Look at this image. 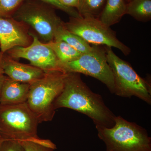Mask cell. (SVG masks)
<instances>
[{"instance_id":"cell-1","label":"cell","mask_w":151,"mask_h":151,"mask_svg":"<svg viewBox=\"0 0 151 151\" xmlns=\"http://www.w3.org/2000/svg\"><path fill=\"white\" fill-rule=\"evenodd\" d=\"M55 108H69L82 113L92 119L95 126L110 128L115 124L116 115L105 105L103 97L84 83L80 73H67Z\"/></svg>"},{"instance_id":"cell-2","label":"cell","mask_w":151,"mask_h":151,"mask_svg":"<svg viewBox=\"0 0 151 151\" xmlns=\"http://www.w3.org/2000/svg\"><path fill=\"white\" fill-rule=\"evenodd\" d=\"M96 128L106 151H151V138L147 130L122 116H116L112 128Z\"/></svg>"},{"instance_id":"cell-3","label":"cell","mask_w":151,"mask_h":151,"mask_svg":"<svg viewBox=\"0 0 151 151\" xmlns=\"http://www.w3.org/2000/svg\"><path fill=\"white\" fill-rule=\"evenodd\" d=\"M67 74L61 70L50 71L30 84L26 103L40 123L50 122L54 118L55 103L63 89Z\"/></svg>"},{"instance_id":"cell-4","label":"cell","mask_w":151,"mask_h":151,"mask_svg":"<svg viewBox=\"0 0 151 151\" xmlns=\"http://www.w3.org/2000/svg\"><path fill=\"white\" fill-rule=\"evenodd\" d=\"M40 124L26 103L14 105L0 104V138L19 142L37 141Z\"/></svg>"},{"instance_id":"cell-5","label":"cell","mask_w":151,"mask_h":151,"mask_svg":"<svg viewBox=\"0 0 151 151\" xmlns=\"http://www.w3.org/2000/svg\"><path fill=\"white\" fill-rule=\"evenodd\" d=\"M107 61L113 72L114 94L125 98L134 96L151 104V84L138 75L130 64L120 58L109 47H104Z\"/></svg>"},{"instance_id":"cell-6","label":"cell","mask_w":151,"mask_h":151,"mask_svg":"<svg viewBox=\"0 0 151 151\" xmlns=\"http://www.w3.org/2000/svg\"><path fill=\"white\" fill-rule=\"evenodd\" d=\"M12 16L30 26L47 42L54 40L57 29L63 24L53 7L39 0H24Z\"/></svg>"},{"instance_id":"cell-7","label":"cell","mask_w":151,"mask_h":151,"mask_svg":"<svg viewBox=\"0 0 151 151\" xmlns=\"http://www.w3.org/2000/svg\"><path fill=\"white\" fill-rule=\"evenodd\" d=\"M63 25L68 31L80 37L87 43L115 47L126 55L131 52L129 47L117 38L116 32L97 18L70 17L69 21Z\"/></svg>"},{"instance_id":"cell-8","label":"cell","mask_w":151,"mask_h":151,"mask_svg":"<svg viewBox=\"0 0 151 151\" xmlns=\"http://www.w3.org/2000/svg\"><path fill=\"white\" fill-rule=\"evenodd\" d=\"M59 67L65 73H82L96 78L105 84L112 94H114V77L107 61L104 47L94 45L91 51L82 53L74 60L60 63Z\"/></svg>"},{"instance_id":"cell-9","label":"cell","mask_w":151,"mask_h":151,"mask_svg":"<svg viewBox=\"0 0 151 151\" xmlns=\"http://www.w3.org/2000/svg\"><path fill=\"white\" fill-rule=\"evenodd\" d=\"M31 35L33 41L30 45L14 47L8 51L9 55L13 58L27 60L31 65L40 68L45 73L61 70L59 60L53 50L46 43L41 42L36 36L34 34Z\"/></svg>"},{"instance_id":"cell-10","label":"cell","mask_w":151,"mask_h":151,"mask_svg":"<svg viewBox=\"0 0 151 151\" xmlns=\"http://www.w3.org/2000/svg\"><path fill=\"white\" fill-rule=\"evenodd\" d=\"M9 17L0 16V49L5 53L16 47L27 46L29 38L25 33Z\"/></svg>"},{"instance_id":"cell-11","label":"cell","mask_w":151,"mask_h":151,"mask_svg":"<svg viewBox=\"0 0 151 151\" xmlns=\"http://www.w3.org/2000/svg\"><path fill=\"white\" fill-rule=\"evenodd\" d=\"M2 68L4 74L7 77L15 81L29 84L42 78L45 73L38 68L20 63L5 57L3 55Z\"/></svg>"},{"instance_id":"cell-12","label":"cell","mask_w":151,"mask_h":151,"mask_svg":"<svg viewBox=\"0 0 151 151\" xmlns=\"http://www.w3.org/2000/svg\"><path fill=\"white\" fill-rule=\"evenodd\" d=\"M30 85L29 83L15 81L6 76L0 94V104L14 105L26 103Z\"/></svg>"},{"instance_id":"cell-13","label":"cell","mask_w":151,"mask_h":151,"mask_svg":"<svg viewBox=\"0 0 151 151\" xmlns=\"http://www.w3.org/2000/svg\"><path fill=\"white\" fill-rule=\"evenodd\" d=\"M126 0H106L99 19L108 27L118 23L126 14Z\"/></svg>"},{"instance_id":"cell-14","label":"cell","mask_w":151,"mask_h":151,"mask_svg":"<svg viewBox=\"0 0 151 151\" xmlns=\"http://www.w3.org/2000/svg\"><path fill=\"white\" fill-rule=\"evenodd\" d=\"M54 40L65 42L81 53L91 51L93 48V46H91L82 38L68 31L63 24L57 29Z\"/></svg>"},{"instance_id":"cell-15","label":"cell","mask_w":151,"mask_h":151,"mask_svg":"<svg viewBox=\"0 0 151 151\" xmlns=\"http://www.w3.org/2000/svg\"><path fill=\"white\" fill-rule=\"evenodd\" d=\"M126 14L139 21H149L151 19V0H132L127 3Z\"/></svg>"},{"instance_id":"cell-16","label":"cell","mask_w":151,"mask_h":151,"mask_svg":"<svg viewBox=\"0 0 151 151\" xmlns=\"http://www.w3.org/2000/svg\"><path fill=\"white\" fill-rule=\"evenodd\" d=\"M46 44L53 50L60 63L72 61L82 54L62 40H54Z\"/></svg>"},{"instance_id":"cell-17","label":"cell","mask_w":151,"mask_h":151,"mask_svg":"<svg viewBox=\"0 0 151 151\" xmlns=\"http://www.w3.org/2000/svg\"><path fill=\"white\" fill-rule=\"evenodd\" d=\"M106 0H80L77 10L81 17L91 16L99 18Z\"/></svg>"},{"instance_id":"cell-18","label":"cell","mask_w":151,"mask_h":151,"mask_svg":"<svg viewBox=\"0 0 151 151\" xmlns=\"http://www.w3.org/2000/svg\"><path fill=\"white\" fill-rule=\"evenodd\" d=\"M25 151H53L56 146L51 141L40 139L37 141H24L20 142Z\"/></svg>"},{"instance_id":"cell-19","label":"cell","mask_w":151,"mask_h":151,"mask_svg":"<svg viewBox=\"0 0 151 151\" xmlns=\"http://www.w3.org/2000/svg\"><path fill=\"white\" fill-rule=\"evenodd\" d=\"M24 0H0V16L12 15Z\"/></svg>"},{"instance_id":"cell-20","label":"cell","mask_w":151,"mask_h":151,"mask_svg":"<svg viewBox=\"0 0 151 151\" xmlns=\"http://www.w3.org/2000/svg\"><path fill=\"white\" fill-rule=\"evenodd\" d=\"M43 2L46 3L50 5L53 7V8L58 9L60 10L65 12L70 17L74 18H81V17L78 13L77 10L73 8L68 7L66 6L63 5L60 2V0H39Z\"/></svg>"},{"instance_id":"cell-21","label":"cell","mask_w":151,"mask_h":151,"mask_svg":"<svg viewBox=\"0 0 151 151\" xmlns=\"http://www.w3.org/2000/svg\"><path fill=\"white\" fill-rule=\"evenodd\" d=\"M0 151H25L18 141L0 138Z\"/></svg>"},{"instance_id":"cell-22","label":"cell","mask_w":151,"mask_h":151,"mask_svg":"<svg viewBox=\"0 0 151 151\" xmlns=\"http://www.w3.org/2000/svg\"><path fill=\"white\" fill-rule=\"evenodd\" d=\"M63 5L68 7L78 9L80 0H60Z\"/></svg>"},{"instance_id":"cell-23","label":"cell","mask_w":151,"mask_h":151,"mask_svg":"<svg viewBox=\"0 0 151 151\" xmlns=\"http://www.w3.org/2000/svg\"><path fill=\"white\" fill-rule=\"evenodd\" d=\"M6 77V76L4 75V74L0 75V94H1V91L3 83H4L5 79Z\"/></svg>"},{"instance_id":"cell-24","label":"cell","mask_w":151,"mask_h":151,"mask_svg":"<svg viewBox=\"0 0 151 151\" xmlns=\"http://www.w3.org/2000/svg\"><path fill=\"white\" fill-rule=\"evenodd\" d=\"M3 53L0 54V75L4 74V71L2 68V57Z\"/></svg>"},{"instance_id":"cell-25","label":"cell","mask_w":151,"mask_h":151,"mask_svg":"<svg viewBox=\"0 0 151 151\" xmlns=\"http://www.w3.org/2000/svg\"><path fill=\"white\" fill-rule=\"evenodd\" d=\"M132 1V0H126V1L127 3H128L130 1Z\"/></svg>"},{"instance_id":"cell-26","label":"cell","mask_w":151,"mask_h":151,"mask_svg":"<svg viewBox=\"0 0 151 151\" xmlns=\"http://www.w3.org/2000/svg\"><path fill=\"white\" fill-rule=\"evenodd\" d=\"M1 52H0V54H1Z\"/></svg>"}]
</instances>
